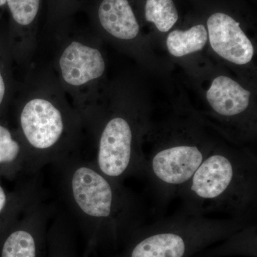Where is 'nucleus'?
Returning <instances> with one entry per match:
<instances>
[{
	"mask_svg": "<svg viewBox=\"0 0 257 257\" xmlns=\"http://www.w3.org/2000/svg\"><path fill=\"white\" fill-rule=\"evenodd\" d=\"M39 198V193L33 184H26L10 192L0 183V222L11 224Z\"/></svg>",
	"mask_w": 257,
	"mask_h": 257,
	"instance_id": "f8f14e48",
	"label": "nucleus"
},
{
	"mask_svg": "<svg viewBox=\"0 0 257 257\" xmlns=\"http://www.w3.org/2000/svg\"><path fill=\"white\" fill-rule=\"evenodd\" d=\"M212 110L226 121L238 120L249 109L251 93L237 82L226 76L214 79L207 92Z\"/></svg>",
	"mask_w": 257,
	"mask_h": 257,
	"instance_id": "1a4fd4ad",
	"label": "nucleus"
},
{
	"mask_svg": "<svg viewBox=\"0 0 257 257\" xmlns=\"http://www.w3.org/2000/svg\"><path fill=\"white\" fill-rule=\"evenodd\" d=\"M61 197L74 219L95 235L115 234L137 226L140 202L123 182L106 177L93 161L74 155L53 165Z\"/></svg>",
	"mask_w": 257,
	"mask_h": 257,
	"instance_id": "f257e3e1",
	"label": "nucleus"
},
{
	"mask_svg": "<svg viewBox=\"0 0 257 257\" xmlns=\"http://www.w3.org/2000/svg\"><path fill=\"white\" fill-rule=\"evenodd\" d=\"M207 29L211 48L223 59L238 65L252 60V43L234 18L224 13H215L208 19Z\"/></svg>",
	"mask_w": 257,
	"mask_h": 257,
	"instance_id": "423d86ee",
	"label": "nucleus"
},
{
	"mask_svg": "<svg viewBox=\"0 0 257 257\" xmlns=\"http://www.w3.org/2000/svg\"><path fill=\"white\" fill-rule=\"evenodd\" d=\"M145 18L155 24L159 31L167 32L178 21L179 14L173 0H147Z\"/></svg>",
	"mask_w": 257,
	"mask_h": 257,
	"instance_id": "4468645a",
	"label": "nucleus"
},
{
	"mask_svg": "<svg viewBox=\"0 0 257 257\" xmlns=\"http://www.w3.org/2000/svg\"><path fill=\"white\" fill-rule=\"evenodd\" d=\"M18 124L32 173L77 155L84 124L79 111L61 99L45 94L25 98L19 109Z\"/></svg>",
	"mask_w": 257,
	"mask_h": 257,
	"instance_id": "7ed1b4c3",
	"label": "nucleus"
},
{
	"mask_svg": "<svg viewBox=\"0 0 257 257\" xmlns=\"http://www.w3.org/2000/svg\"><path fill=\"white\" fill-rule=\"evenodd\" d=\"M208 40L207 29L197 25L189 30H176L170 32L167 39V47L171 55L184 57L204 48Z\"/></svg>",
	"mask_w": 257,
	"mask_h": 257,
	"instance_id": "ddd939ff",
	"label": "nucleus"
},
{
	"mask_svg": "<svg viewBox=\"0 0 257 257\" xmlns=\"http://www.w3.org/2000/svg\"><path fill=\"white\" fill-rule=\"evenodd\" d=\"M12 17L19 25H31L38 13L40 0H7Z\"/></svg>",
	"mask_w": 257,
	"mask_h": 257,
	"instance_id": "2eb2a0df",
	"label": "nucleus"
},
{
	"mask_svg": "<svg viewBox=\"0 0 257 257\" xmlns=\"http://www.w3.org/2000/svg\"><path fill=\"white\" fill-rule=\"evenodd\" d=\"M21 173H32L28 150L18 132L0 124V175L13 179Z\"/></svg>",
	"mask_w": 257,
	"mask_h": 257,
	"instance_id": "9b49d317",
	"label": "nucleus"
},
{
	"mask_svg": "<svg viewBox=\"0 0 257 257\" xmlns=\"http://www.w3.org/2000/svg\"><path fill=\"white\" fill-rule=\"evenodd\" d=\"M51 216L50 208L40 198L32 203L13 221L14 228L5 240L1 257H37L38 231Z\"/></svg>",
	"mask_w": 257,
	"mask_h": 257,
	"instance_id": "6e6552de",
	"label": "nucleus"
},
{
	"mask_svg": "<svg viewBox=\"0 0 257 257\" xmlns=\"http://www.w3.org/2000/svg\"><path fill=\"white\" fill-rule=\"evenodd\" d=\"M124 112L113 113L98 124L95 160L98 170L106 177L123 182L146 173L140 128Z\"/></svg>",
	"mask_w": 257,
	"mask_h": 257,
	"instance_id": "39448f33",
	"label": "nucleus"
},
{
	"mask_svg": "<svg viewBox=\"0 0 257 257\" xmlns=\"http://www.w3.org/2000/svg\"><path fill=\"white\" fill-rule=\"evenodd\" d=\"M178 197L182 207L194 212L220 213L247 222L256 211V156L248 150L214 146Z\"/></svg>",
	"mask_w": 257,
	"mask_h": 257,
	"instance_id": "f03ea898",
	"label": "nucleus"
},
{
	"mask_svg": "<svg viewBox=\"0 0 257 257\" xmlns=\"http://www.w3.org/2000/svg\"><path fill=\"white\" fill-rule=\"evenodd\" d=\"M246 223L232 218H213L182 207L157 221L134 245L130 257H184L196 246L229 234Z\"/></svg>",
	"mask_w": 257,
	"mask_h": 257,
	"instance_id": "20e7f679",
	"label": "nucleus"
},
{
	"mask_svg": "<svg viewBox=\"0 0 257 257\" xmlns=\"http://www.w3.org/2000/svg\"><path fill=\"white\" fill-rule=\"evenodd\" d=\"M5 93H6V84H5L3 74L0 72V106L4 100Z\"/></svg>",
	"mask_w": 257,
	"mask_h": 257,
	"instance_id": "dca6fc26",
	"label": "nucleus"
},
{
	"mask_svg": "<svg viewBox=\"0 0 257 257\" xmlns=\"http://www.w3.org/2000/svg\"><path fill=\"white\" fill-rule=\"evenodd\" d=\"M7 3V0H0V7L4 6Z\"/></svg>",
	"mask_w": 257,
	"mask_h": 257,
	"instance_id": "f3484780",
	"label": "nucleus"
},
{
	"mask_svg": "<svg viewBox=\"0 0 257 257\" xmlns=\"http://www.w3.org/2000/svg\"><path fill=\"white\" fill-rule=\"evenodd\" d=\"M98 17L103 29L118 40H133L140 32V25L128 0H103Z\"/></svg>",
	"mask_w": 257,
	"mask_h": 257,
	"instance_id": "9d476101",
	"label": "nucleus"
},
{
	"mask_svg": "<svg viewBox=\"0 0 257 257\" xmlns=\"http://www.w3.org/2000/svg\"><path fill=\"white\" fill-rule=\"evenodd\" d=\"M61 78L71 88H80L100 78L106 63L100 51L74 40L64 47L58 62Z\"/></svg>",
	"mask_w": 257,
	"mask_h": 257,
	"instance_id": "0eeeda50",
	"label": "nucleus"
}]
</instances>
